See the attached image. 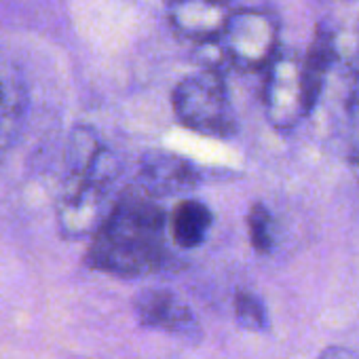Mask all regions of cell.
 I'll list each match as a JSON object with an SVG mask.
<instances>
[{
    "label": "cell",
    "instance_id": "cell-16",
    "mask_svg": "<svg viewBox=\"0 0 359 359\" xmlns=\"http://www.w3.org/2000/svg\"><path fill=\"white\" fill-rule=\"evenodd\" d=\"M355 70H357V79H359V53H357V60H355Z\"/></svg>",
    "mask_w": 359,
    "mask_h": 359
},
{
    "label": "cell",
    "instance_id": "cell-6",
    "mask_svg": "<svg viewBox=\"0 0 359 359\" xmlns=\"http://www.w3.org/2000/svg\"><path fill=\"white\" fill-rule=\"evenodd\" d=\"M171 30L199 45H214L231 15L226 0H165Z\"/></svg>",
    "mask_w": 359,
    "mask_h": 359
},
{
    "label": "cell",
    "instance_id": "cell-15",
    "mask_svg": "<svg viewBox=\"0 0 359 359\" xmlns=\"http://www.w3.org/2000/svg\"><path fill=\"white\" fill-rule=\"evenodd\" d=\"M317 359H357L355 353L351 348H344V346H327Z\"/></svg>",
    "mask_w": 359,
    "mask_h": 359
},
{
    "label": "cell",
    "instance_id": "cell-14",
    "mask_svg": "<svg viewBox=\"0 0 359 359\" xmlns=\"http://www.w3.org/2000/svg\"><path fill=\"white\" fill-rule=\"evenodd\" d=\"M346 112H348V152H351V161L359 167V89L351 97Z\"/></svg>",
    "mask_w": 359,
    "mask_h": 359
},
{
    "label": "cell",
    "instance_id": "cell-4",
    "mask_svg": "<svg viewBox=\"0 0 359 359\" xmlns=\"http://www.w3.org/2000/svg\"><path fill=\"white\" fill-rule=\"evenodd\" d=\"M216 47L241 72L262 70L279 49V22L264 9L231 11Z\"/></svg>",
    "mask_w": 359,
    "mask_h": 359
},
{
    "label": "cell",
    "instance_id": "cell-5",
    "mask_svg": "<svg viewBox=\"0 0 359 359\" xmlns=\"http://www.w3.org/2000/svg\"><path fill=\"white\" fill-rule=\"evenodd\" d=\"M264 70L266 79L262 89V102L266 118L275 129L287 131L309 114L304 106L300 57L294 51L277 49Z\"/></svg>",
    "mask_w": 359,
    "mask_h": 359
},
{
    "label": "cell",
    "instance_id": "cell-9",
    "mask_svg": "<svg viewBox=\"0 0 359 359\" xmlns=\"http://www.w3.org/2000/svg\"><path fill=\"white\" fill-rule=\"evenodd\" d=\"M332 60H334V32L327 26L319 24L315 28V34H313V41L306 49V55L300 57L302 91H304L306 112H311L319 102L327 70L332 66Z\"/></svg>",
    "mask_w": 359,
    "mask_h": 359
},
{
    "label": "cell",
    "instance_id": "cell-12",
    "mask_svg": "<svg viewBox=\"0 0 359 359\" xmlns=\"http://www.w3.org/2000/svg\"><path fill=\"white\" fill-rule=\"evenodd\" d=\"M235 319L243 330L250 332H266L269 330V313L264 302L248 290H239L233 300Z\"/></svg>",
    "mask_w": 359,
    "mask_h": 359
},
{
    "label": "cell",
    "instance_id": "cell-13",
    "mask_svg": "<svg viewBox=\"0 0 359 359\" xmlns=\"http://www.w3.org/2000/svg\"><path fill=\"white\" fill-rule=\"evenodd\" d=\"M248 233L252 248L266 256L275 248V233H273V216L262 203H254L248 214Z\"/></svg>",
    "mask_w": 359,
    "mask_h": 359
},
{
    "label": "cell",
    "instance_id": "cell-8",
    "mask_svg": "<svg viewBox=\"0 0 359 359\" xmlns=\"http://www.w3.org/2000/svg\"><path fill=\"white\" fill-rule=\"evenodd\" d=\"M197 171L193 165L175 154H150L142 163L140 189L148 195H169L195 187Z\"/></svg>",
    "mask_w": 359,
    "mask_h": 359
},
{
    "label": "cell",
    "instance_id": "cell-3",
    "mask_svg": "<svg viewBox=\"0 0 359 359\" xmlns=\"http://www.w3.org/2000/svg\"><path fill=\"white\" fill-rule=\"evenodd\" d=\"M171 104L182 125L197 133L231 137L237 131L235 112L218 68H203L180 81L173 89Z\"/></svg>",
    "mask_w": 359,
    "mask_h": 359
},
{
    "label": "cell",
    "instance_id": "cell-2",
    "mask_svg": "<svg viewBox=\"0 0 359 359\" xmlns=\"http://www.w3.org/2000/svg\"><path fill=\"white\" fill-rule=\"evenodd\" d=\"M116 175L114 156L104 150L100 158L79 171H66L62 197L57 201L60 231L68 239L91 237L104 222L108 189Z\"/></svg>",
    "mask_w": 359,
    "mask_h": 359
},
{
    "label": "cell",
    "instance_id": "cell-11",
    "mask_svg": "<svg viewBox=\"0 0 359 359\" xmlns=\"http://www.w3.org/2000/svg\"><path fill=\"white\" fill-rule=\"evenodd\" d=\"M212 222H214V216L208 205L195 199H187V201H180L175 210L171 212L169 233L177 248L195 250L205 241L212 229Z\"/></svg>",
    "mask_w": 359,
    "mask_h": 359
},
{
    "label": "cell",
    "instance_id": "cell-7",
    "mask_svg": "<svg viewBox=\"0 0 359 359\" xmlns=\"http://www.w3.org/2000/svg\"><path fill=\"white\" fill-rule=\"evenodd\" d=\"M133 311L142 327L163 330L187 340L201 332L191 306L167 290H144L135 296Z\"/></svg>",
    "mask_w": 359,
    "mask_h": 359
},
{
    "label": "cell",
    "instance_id": "cell-10",
    "mask_svg": "<svg viewBox=\"0 0 359 359\" xmlns=\"http://www.w3.org/2000/svg\"><path fill=\"white\" fill-rule=\"evenodd\" d=\"M26 110V87L22 74L5 57H0V150L15 135Z\"/></svg>",
    "mask_w": 359,
    "mask_h": 359
},
{
    "label": "cell",
    "instance_id": "cell-1",
    "mask_svg": "<svg viewBox=\"0 0 359 359\" xmlns=\"http://www.w3.org/2000/svg\"><path fill=\"white\" fill-rule=\"evenodd\" d=\"M85 262L89 269L123 279H137L169 269L165 212L144 189H127L91 235Z\"/></svg>",
    "mask_w": 359,
    "mask_h": 359
}]
</instances>
